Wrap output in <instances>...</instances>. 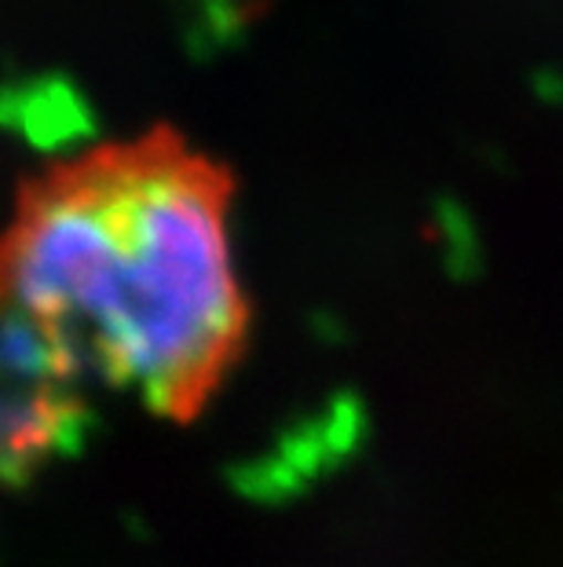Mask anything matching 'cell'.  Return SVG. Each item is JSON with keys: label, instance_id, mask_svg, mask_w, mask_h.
<instances>
[{"label": "cell", "instance_id": "1", "mask_svg": "<svg viewBox=\"0 0 563 567\" xmlns=\"http://www.w3.org/2000/svg\"><path fill=\"white\" fill-rule=\"evenodd\" d=\"M0 308L52 333L74 373L190 406L246 322L223 176L169 136L52 176L0 246Z\"/></svg>", "mask_w": 563, "mask_h": 567}, {"label": "cell", "instance_id": "2", "mask_svg": "<svg viewBox=\"0 0 563 567\" xmlns=\"http://www.w3.org/2000/svg\"><path fill=\"white\" fill-rule=\"evenodd\" d=\"M55 384L0 378V484H22L48 457L77 451L85 440V406Z\"/></svg>", "mask_w": 563, "mask_h": 567}]
</instances>
